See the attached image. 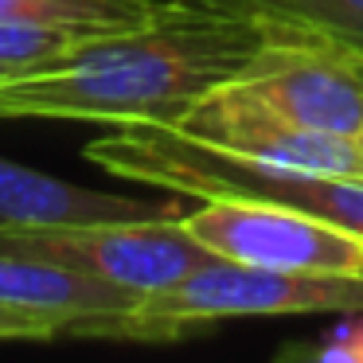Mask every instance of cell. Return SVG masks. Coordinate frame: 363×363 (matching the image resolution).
<instances>
[{
	"label": "cell",
	"mask_w": 363,
	"mask_h": 363,
	"mask_svg": "<svg viewBox=\"0 0 363 363\" xmlns=\"http://www.w3.org/2000/svg\"><path fill=\"white\" fill-rule=\"evenodd\" d=\"M289 32L301 28L176 0L141 28L90 35L55 63L0 79V121L176 125Z\"/></svg>",
	"instance_id": "1"
},
{
	"label": "cell",
	"mask_w": 363,
	"mask_h": 363,
	"mask_svg": "<svg viewBox=\"0 0 363 363\" xmlns=\"http://www.w3.org/2000/svg\"><path fill=\"white\" fill-rule=\"evenodd\" d=\"M86 160L121 180L152 184L180 199H266L363 235V176L281 172L235 160L172 125H110Z\"/></svg>",
	"instance_id": "2"
},
{
	"label": "cell",
	"mask_w": 363,
	"mask_h": 363,
	"mask_svg": "<svg viewBox=\"0 0 363 363\" xmlns=\"http://www.w3.org/2000/svg\"><path fill=\"white\" fill-rule=\"evenodd\" d=\"M363 313V274H301L211 258L188 277L145 293L133 308L74 324L67 336L141 340L160 344L191 328H207L238 316H313Z\"/></svg>",
	"instance_id": "3"
},
{
	"label": "cell",
	"mask_w": 363,
	"mask_h": 363,
	"mask_svg": "<svg viewBox=\"0 0 363 363\" xmlns=\"http://www.w3.org/2000/svg\"><path fill=\"white\" fill-rule=\"evenodd\" d=\"M0 246L35 254L55 266L79 269L98 281L137 293H157L188 277L215 258L188 227L180 211L157 219L118 223H51V227H0Z\"/></svg>",
	"instance_id": "4"
},
{
	"label": "cell",
	"mask_w": 363,
	"mask_h": 363,
	"mask_svg": "<svg viewBox=\"0 0 363 363\" xmlns=\"http://www.w3.org/2000/svg\"><path fill=\"white\" fill-rule=\"evenodd\" d=\"M184 227L215 254L242 266L301 274H363V235L266 199H196Z\"/></svg>",
	"instance_id": "5"
},
{
	"label": "cell",
	"mask_w": 363,
	"mask_h": 363,
	"mask_svg": "<svg viewBox=\"0 0 363 363\" xmlns=\"http://www.w3.org/2000/svg\"><path fill=\"white\" fill-rule=\"evenodd\" d=\"M227 86L316 133L355 141L363 129V74L320 35L289 32L250 59Z\"/></svg>",
	"instance_id": "6"
},
{
	"label": "cell",
	"mask_w": 363,
	"mask_h": 363,
	"mask_svg": "<svg viewBox=\"0 0 363 363\" xmlns=\"http://www.w3.org/2000/svg\"><path fill=\"white\" fill-rule=\"evenodd\" d=\"M172 129L211 145L246 164L281 168V172H320V176H363V157L352 137L316 133L269 113L266 106L223 82L219 90L196 102Z\"/></svg>",
	"instance_id": "7"
},
{
	"label": "cell",
	"mask_w": 363,
	"mask_h": 363,
	"mask_svg": "<svg viewBox=\"0 0 363 363\" xmlns=\"http://www.w3.org/2000/svg\"><path fill=\"white\" fill-rule=\"evenodd\" d=\"M176 203L145 196H121L86 184L59 180L40 168L0 157V227H51V223H118L157 219Z\"/></svg>",
	"instance_id": "8"
},
{
	"label": "cell",
	"mask_w": 363,
	"mask_h": 363,
	"mask_svg": "<svg viewBox=\"0 0 363 363\" xmlns=\"http://www.w3.org/2000/svg\"><path fill=\"white\" fill-rule=\"evenodd\" d=\"M137 293L121 285L98 281L79 269L55 266L48 258L0 246V308H16V313L48 316L63 328V336L82 320L110 313H125L137 305Z\"/></svg>",
	"instance_id": "9"
},
{
	"label": "cell",
	"mask_w": 363,
	"mask_h": 363,
	"mask_svg": "<svg viewBox=\"0 0 363 363\" xmlns=\"http://www.w3.org/2000/svg\"><path fill=\"white\" fill-rule=\"evenodd\" d=\"M188 4L274 20V24L332 40L340 48H363V0H188Z\"/></svg>",
	"instance_id": "10"
},
{
	"label": "cell",
	"mask_w": 363,
	"mask_h": 363,
	"mask_svg": "<svg viewBox=\"0 0 363 363\" xmlns=\"http://www.w3.org/2000/svg\"><path fill=\"white\" fill-rule=\"evenodd\" d=\"M176 9V0H0V16L55 20L90 32H125Z\"/></svg>",
	"instance_id": "11"
},
{
	"label": "cell",
	"mask_w": 363,
	"mask_h": 363,
	"mask_svg": "<svg viewBox=\"0 0 363 363\" xmlns=\"http://www.w3.org/2000/svg\"><path fill=\"white\" fill-rule=\"evenodd\" d=\"M90 35H102V32L74 28V24H55V20L0 16V79H12V74L55 63V59L71 55L79 43H86Z\"/></svg>",
	"instance_id": "12"
},
{
	"label": "cell",
	"mask_w": 363,
	"mask_h": 363,
	"mask_svg": "<svg viewBox=\"0 0 363 363\" xmlns=\"http://www.w3.org/2000/svg\"><path fill=\"white\" fill-rule=\"evenodd\" d=\"M281 355L308 363H363V313H344L332 328H324L308 344H289Z\"/></svg>",
	"instance_id": "13"
},
{
	"label": "cell",
	"mask_w": 363,
	"mask_h": 363,
	"mask_svg": "<svg viewBox=\"0 0 363 363\" xmlns=\"http://www.w3.org/2000/svg\"><path fill=\"white\" fill-rule=\"evenodd\" d=\"M55 336H63V328L48 316L0 308V340H55Z\"/></svg>",
	"instance_id": "14"
},
{
	"label": "cell",
	"mask_w": 363,
	"mask_h": 363,
	"mask_svg": "<svg viewBox=\"0 0 363 363\" xmlns=\"http://www.w3.org/2000/svg\"><path fill=\"white\" fill-rule=\"evenodd\" d=\"M328 43H332V40H328ZM336 48H340V43H336ZM340 51H344V59H347V63H352L355 71L363 74V48H340Z\"/></svg>",
	"instance_id": "15"
},
{
	"label": "cell",
	"mask_w": 363,
	"mask_h": 363,
	"mask_svg": "<svg viewBox=\"0 0 363 363\" xmlns=\"http://www.w3.org/2000/svg\"><path fill=\"white\" fill-rule=\"evenodd\" d=\"M355 149H359V157H363V129H359V137H355Z\"/></svg>",
	"instance_id": "16"
}]
</instances>
